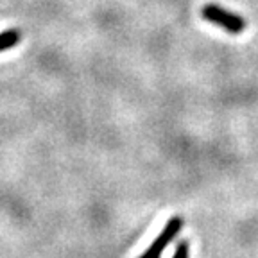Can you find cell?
I'll return each mask as SVG.
<instances>
[{"mask_svg":"<svg viewBox=\"0 0 258 258\" xmlns=\"http://www.w3.org/2000/svg\"><path fill=\"white\" fill-rule=\"evenodd\" d=\"M201 15L206 22L221 25L224 31L231 32V34H240V32L246 29V20H244L242 16H238L237 13L228 11V9L221 8V6H215V4L205 6Z\"/></svg>","mask_w":258,"mask_h":258,"instance_id":"6da1fadb","label":"cell"},{"mask_svg":"<svg viewBox=\"0 0 258 258\" xmlns=\"http://www.w3.org/2000/svg\"><path fill=\"white\" fill-rule=\"evenodd\" d=\"M183 230V217L181 215H174L167 221L165 228L161 230V233L154 238V242L149 246V249L145 251L144 254H140L138 258H161L163 251L167 249L170 242L179 235V231Z\"/></svg>","mask_w":258,"mask_h":258,"instance_id":"7a4b0ae2","label":"cell"},{"mask_svg":"<svg viewBox=\"0 0 258 258\" xmlns=\"http://www.w3.org/2000/svg\"><path fill=\"white\" fill-rule=\"evenodd\" d=\"M20 38H22V34L18 29H9V31L2 32V34H0V52L15 47V45L20 41Z\"/></svg>","mask_w":258,"mask_h":258,"instance_id":"3957f363","label":"cell"},{"mask_svg":"<svg viewBox=\"0 0 258 258\" xmlns=\"http://www.w3.org/2000/svg\"><path fill=\"white\" fill-rule=\"evenodd\" d=\"M172 258H190V244H188V240H181L179 244H177Z\"/></svg>","mask_w":258,"mask_h":258,"instance_id":"277c9868","label":"cell"}]
</instances>
